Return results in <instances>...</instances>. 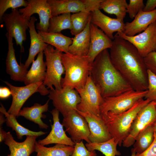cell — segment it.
<instances>
[{"label": "cell", "instance_id": "cell-1", "mask_svg": "<svg viewBox=\"0 0 156 156\" xmlns=\"http://www.w3.org/2000/svg\"><path fill=\"white\" fill-rule=\"evenodd\" d=\"M109 53L114 67L134 90H147V70L144 57L132 44L116 34Z\"/></svg>", "mask_w": 156, "mask_h": 156}, {"label": "cell", "instance_id": "cell-2", "mask_svg": "<svg viewBox=\"0 0 156 156\" xmlns=\"http://www.w3.org/2000/svg\"><path fill=\"white\" fill-rule=\"evenodd\" d=\"M90 76L104 98L133 89L112 63L107 49L99 53L91 64Z\"/></svg>", "mask_w": 156, "mask_h": 156}, {"label": "cell", "instance_id": "cell-3", "mask_svg": "<svg viewBox=\"0 0 156 156\" xmlns=\"http://www.w3.org/2000/svg\"><path fill=\"white\" fill-rule=\"evenodd\" d=\"M151 101L149 99H142L131 108L121 113L114 114L107 112L101 114L112 138L119 146L128 136L138 113Z\"/></svg>", "mask_w": 156, "mask_h": 156}, {"label": "cell", "instance_id": "cell-4", "mask_svg": "<svg viewBox=\"0 0 156 156\" xmlns=\"http://www.w3.org/2000/svg\"><path fill=\"white\" fill-rule=\"evenodd\" d=\"M61 57L65 69V75L62 80V87L75 90L83 87L89 76L91 66L87 56L62 53Z\"/></svg>", "mask_w": 156, "mask_h": 156}, {"label": "cell", "instance_id": "cell-5", "mask_svg": "<svg viewBox=\"0 0 156 156\" xmlns=\"http://www.w3.org/2000/svg\"><path fill=\"white\" fill-rule=\"evenodd\" d=\"M62 52L51 45H48L44 51L46 58V75L44 85L47 89H61L62 75L65 69L62 60Z\"/></svg>", "mask_w": 156, "mask_h": 156}, {"label": "cell", "instance_id": "cell-6", "mask_svg": "<svg viewBox=\"0 0 156 156\" xmlns=\"http://www.w3.org/2000/svg\"><path fill=\"white\" fill-rule=\"evenodd\" d=\"M147 90H132L119 95L104 98L100 107V114L109 112L114 114L123 113L131 108L138 101L144 99Z\"/></svg>", "mask_w": 156, "mask_h": 156}, {"label": "cell", "instance_id": "cell-7", "mask_svg": "<svg viewBox=\"0 0 156 156\" xmlns=\"http://www.w3.org/2000/svg\"><path fill=\"white\" fill-rule=\"evenodd\" d=\"M78 92L81 101L77 106V110L101 117L100 107L104 98L90 76L84 86L76 90Z\"/></svg>", "mask_w": 156, "mask_h": 156}, {"label": "cell", "instance_id": "cell-8", "mask_svg": "<svg viewBox=\"0 0 156 156\" xmlns=\"http://www.w3.org/2000/svg\"><path fill=\"white\" fill-rule=\"evenodd\" d=\"M4 82L10 88L11 92L12 101L7 112L18 117L19 111L27 99L36 92H39L42 95L49 94V90L43 83L31 84L22 87H17L9 82Z\"/></svg>", "mask_w": 156, "mask_h": 156}, {"label": "cell", "instance_id": "cell-9", "mask_svg": "<svg viewBox=\"0 0 156 156\" xmlns=\"http://www.w3.org/2000/svg\"><path fill=\"white\" fill-rule=\"evenodd\" d=\"M31 18L24 17L17 8L12 9L10 13H5L2 18L9 35L15 39L17 45H19L21 52L24 51L23 42L26 39V31L29 27Z\"/></svg>", "mask_w": 156, "mask_h": 156}, {"label": "cell", "instance_id": "cell-10", "mask_svg": "<svg viewBox=\"0 0 156 156\" xmlns=\"http://www.w3.org/2000/svg\"><path fill=\"white\" fill-rule=\"evenodd\" d=\"M52 101L55 108L64 117L70 111L77 110V106L81 98L75 89L64 87L59 90L54 89L49 90L48 96Z\"/></svg>", "mask_w": 156, "mask_h": 156}, {"label": "cell", "instance_id": "cell-11", "mask_svg": "<svg viewBox=\"0 0 156 156\" xmlns=\"http://www.w3.org/2000/svg\"><path fill=\"white\" fill-rule=\"evenodd\" d=\"M62 124L65 128V131L69 134L75 143L83 140L88 143L90 142L87 122L76 110H71L64 117Z\"/></svg>", "mask_w": 156, "mask_h": 156}, {"label": "cell", "instance_id": "cell-12", "mask_svg": "<svg viewBox=\"0 0 156 156\" xmlns=\"http://www.w3.org/2000/svg\"><path fill=\"white\" fill-rule=\"evenodd\" d=\"M156 102L151 101L138 114L132 125L130 133L122 142V145L129 147L133 145L137 135L156 120Z\"/></svg>", "mask_w": 156, "mask_h": 156}, {"label": "cell", "instance_id": "cell-13", "mask_svg": "<svg viewBox=\"0 0 156 156\" xmlns=\"http://www.w3.org/2000/svg\"><path fill=\"white\" fill-rule=\"evenodd\" d=\"M116 34L132 44L143 57L151 52L156 51V21L137 35L129 36L123 32H117Z\"/></svg>", "mask_w": 156, "mask_h": 156}, {"label": "cell", "instance_id": "cell-14", "mask_svg": "<svg viewBox=\"0 0 156 156\" xmlns=\"http://www.w3.org/2000/svg\"><path fill=\"white\" fill-rule=\"evenodd\" d=\"M27 6L19 9L20 13L26 18H31L33 14L39 16L40 22L36 25V28L41 31L48 32L49 21L52 17L47 0H29Z\"/></svg>", "mask_w": 156, "mask_h": 156}, {"label": "cell", "instance_id": "cell-15", "mask_svg": "<svg viewBox=\"0 0 156 156\" xmlns=\"http://www.w3.org/2000/svg\"><path fill=\"white\" fill-rule=\"evenodd\" d=\"M50 112L53 121V124L51 125V130L46 138L39 140L37 141L38 143L43 146L55 144L74 146L75 143L71 138L67 135L64 129L63 126L60 122V112L55 108Z\"/></svg>", "mask_w": 156, "mask_h": 156}, {"label": "cell", "instance_id": "cell-16", "mask_svg": "<svg viewBox=\"0 0 156 156\" xmlns=\"http://www.w3.org/2000/svg\"><path fill=\"white\" fill-rule=\"evenodd\" d=\"M90 23L99 27L112 40L114 38V33L123 32L125 24L123 21L106 15L99 9L91 12Z\"/></svg>", "mask_w": 156, "mask_h": 156}, {"label": "cell", "instance_id": "cell-17", "mask_svg": "<svg viewBox=\"0 0 156 156\" xmlns=\"http://www.w3.org/2000/svg\"><path fill=\"white\" fill-rule=\"evenodd\" d=\"M90 49L87 56L92 64L96 57L103 50L110 49L113 40L94 24L90 23Z\"/></svg>", "mask_w": 156, "mask_h": 156}, {"label": "cell", "instance_id": "cell-18", "mask_svg": "<svg viewBox=\"0 0 156 156\" xmlns=\"http://www.w3.org/2000/svg\"><path fill=\"white\" fill-rule=\"evenodd\" d=\"M77 111L87 122L90 131L89 139L90 142H103L112 138L101 117Z\"/></svg>", "mask_w": 156, "mask_h": 156}, {"label": "cell", "instance_id": "cell-19", "mask_svg": "<svg viewBox=\"0 0 156 156\" xmlns=\"http://www.w3.org/2000/svg\"><path fill=\"white\" fill-rule=\"evenodd\" d=\"M5 35L8 44V51L5 61L6 73L12 80L24 82L28 72L27 69L24 64H18L13 47V38L7 32Z\"/></svg>", "mask_w": 156, "mask_h": 156}, {"label": "cell", "instance_id": "cell-20", "mask_svg": "<svg viewBox=\"0 0 156 156\" xmlns=\"http://www.w3.org/2000/svg\"><path fill=\"white\" fill-rule=\"evenodd\" d=\"M36 136L27 135L22 142L15 141L10 132L6 133L4 143L8 146L10 151L8 156H30L35 151Z\"/></svg>", "mask_w": 156, "mask_h": 156}, {"label": "cell", "instance_id": "cell-21", "mask_svg": "<svg viewBox=\"0 0 156 156\" xmlns=\"http://www.w3.org/2000/svg\"><path fill=\"white\" fill-rule=\"evenodd\" d=\"M155 21L156 8L149 12H144L141 10L132 21L125 23L123 33L128 36H134L145 30Z\"/></svg>", "mask_w": 156, "mask_h": 156}, {"label": "cell", "instance_id": "cell-22", "mask_svg": "<svg viewBox=\"0 0 156 156\" xmlns=\"http://www.w3.org/2000/svg\"><path fill=\"white\" fill-rule=\"evenodd\" d=\"M37 20L35 17L32 16L31 17L29 21V28L30 45L28 57L24 64L27 69L31 63L34 61L36 56L40 52L44 51L48 45L42 40L40 36L36 31L35 23Z\"/></svg>", "mask_w": 156, "mask_h": 156}, {"label": "cell", "instance_id": "cell-23", "mask_svg": "<svg viewBox=\"0 0 156 156\" xmlns=\"http://www.w3.org/2000/svg\"><path fill=\"white\" fill-rule=\"evenodd\" d=\"M52 17L85 10L81 0H47Z\"/></svg>", "mask_w": 156, "mask_h": 156}, {"label": "cell", "instance_id": "cell-24", "mask_svg": "<svg viewBox=\"0 0 156 156\" xmlns=\"http://www.w3.org/2000/svg\"><path fill=\"white\" fill-rule=\"evenodd\" d=\"M90 21L83 31L72 38L73 42L69 47V53L81 56L88 55L90 42Z\"/></svg>", "mask_w": 156, "mask_h": 156}, {"label": "cell", "instance_id": "cell-25", "mask_svg": "<svg viewBox=\"0 0 156 156\" xmlns=\"http://www.w3.org/2000/svg\"><path fill=\"white\" fill-rule=\"evenodd\" d=\"M48 99L43 105L36 103L31 107L23 108L19 111L18 116H22L27 119L38 125L41 129H47L49 126L42 120V118H45L46 116L43 114L48 110Z\"/></svg>", "mask_w": 156, "mask_h": 156}, {"label": "cell", "instance_id": "cell-26", "mask_svg": "<svg viewBox=\"0 0 156 156\" xmlns=\"http://www.w3.org/2000/svg\"><path fill=\"white\" fill-rule=\"evenodd\" d=\"M44 51L40 52L36 59L32 63L27 73L24 83L25 85L43 83L45 79L46 65L43 60Z\"/></svg>", "mask_w": 156, "mask_h": 156}, {"label": "cell", "instance_id": "cell-27", "mask_svg": "<svg viewBox=\"0 0 156 156\" xmlns=\"http://www.w3.org/2000/svg\"><path fill=\"white\" fill-rule=\"evenodd\" d=\"M42 40L49 44L59 51L68 52L69 47L72 44V38L66 36L60 33H50L38 30Z\"/></svg>", "mask_w": 156, "mask_h": 156}, {"label": "cell", "instance_id": "cell-28", "mask_svg": "<svg viewBox=\"0 0 156 156\" xmlns=\"http://www.w3.org/2000/svg\"><path fill=\"white\" fill-rule=\"evenodd\" d=\"M1 105L0 112L3 113L6 117V125L8 127L11 128L12 130L15 131L18 139H22L24 135H35L39 137L47 133L42 131H34L25 128L19 123L16 119V117L8 113L1 103Z\"/></svg>", "mask_w": 156, "mask_h": 156}, {"label": "cell", "instance_id": "cell-29", "mask_svg": "<svg viewBox=\"0 0 156 156\" xmlns=\"http://www.w3.org/2000/svg\"><path fill=\"white\" fill-rule=\"evenodd\" d=\"M74 146L56 144L53 146L47 147L40 145L36 141L35 152L38 156H70Z\"/></svg>", "mask_w": 156, "mask_h": 156}, {"label": "cell", "instance_id": "cell-30", "mask_svg": "<svg viewBox=\"0 0 156 156\" xmlns=\"http://www.w3.org/2000/svg\"><path fill=\"white\" fill-rule=\"evenodd\" d=\"M128 4L126 0H104L100 5V9L110 14H114L116 18L123 21Z\"/></svg>", "mask_w": 156, "mask_h": 156}, {"label": "cell", "instance_id": "cell-31", "mask_svg": "<svg viewBox=\"0 0 156 156\" xmlns=\"http://www.w3.org/2000/svg\"><path fill=\"white\" fill-rule=\"evenodd\" d=\"M154 139V131L152 125L148 126L137 135L133 144L136 153L140 154L151 145Z\"/></svg>", "mask_w": 156, "mask_h": 156}, {"label": "cell", "instance_id": "cell-32", "mask_svg": "<svg viewBox=\"0 0 156 156\" xmlns=\"http://www.w3.org/2000/svg\"><path fill=\"white\" fill-rule=\"evenodd\" d=\"M118 144L114 138L100 143H86L85 146L89 151L97 150L105 156H116L121 155L120 152L117 149Z\"/></svg>", "mask_w": 156, "mask_h": 156}, {"label": "cell", "instance_id": "cell-33", "mask_svg": "<svg viewBox=\"0 0 156 156\" xmlns=\"http://www.w3.org/2000/svg\"><path fill=\"white\" fill-rule=\"evenodd\" d=\"M71 13H65L52 17L49 21L48 32L60 33L62 30L72 28Z\"/></svg>", "mask_w": 156, "mask_h": 156}, {"label": "cell", "instance_id": "cell-34", "mask_svg": "<svg viewBox=\"0 0 156 156\" xmlns=\"http://www.w3.org/2000/svg\"><path fill=\"white\" fill-rule=\"evenodd\" d=\"M91 15V12L86 10L71 14L72 28L70 33L72 35L75 36L84 29L90 21Z\"/></svg>", "mask_w": 156, "mask_h": 156}, {"label": "cell", "instance_id": "cell-35", "mask_svg": "<svg viewBox=\"0 0 156 156\" xmlns=\"http://www.w3.org/2000/svg\"><path fill=\"white\" fill-rule=\"evenodd\" d=\"M28 1L25 0H0V20L5 12L8 9H17L23 6L26 7L28 4Z\"/></svg>", "mask_w": 156, "mask_h": 156}, {"label": "cell", "instance_id": "cell-36", "mask_svg": "<svg viewBox=\"0 0 156 156\" xmlns=\"http://www.w3.org/2000/svg\"><path fill=\"white\" fill-rule=\"evenodd\" d=\"M148 86L144 99L156 102V75L147 70Z\"/></svg>", "mask_w": 156, "mask_h": 156}, {"label": "cell", "instance_id": "cell-37", "mask_svg": "<svg viewBox=\"0 0 156 156\" xmlns=\"http://www.w3.org/2000/svg\"><path fill=\"white\" fill-rule=\"evenodd\" d=\"M144 6L143 0H130L127 7V13L131 18L133 19Z\"/></svg>", "mask_w": 156, "mask_h": 156}, {"label": "cell", "instance_id": "cell-38", "mask_svg": "<svg viewBox=\"0 0 156 156\" xmlns=\"http://www.w3.org/2000/svg\"><path fill=\"white\" fill-rule=\"evenodd\" d=\"M95 151H89L83 141L75 143L73 152L70 156H96Z\"/></svg>", "mask_w": 156, "mask_h": 156}, {"label": "cell", "instance_id": "cell-39", "mask_svg": "<svg viewBox=\"0 0 156 156\" xmlns=\"http://www.w3.org/2000/svg\"><path fill=\"white\" fill-rule=\"evenodd\" d=\"M144 60L147 70L156 75V51L149 53L144 57Z\"/></svg>", "mask_w": 156, "mask_h": 156}, {"label": "cell", "instance_id": "cell-40", "mask_svg": "<svg viewBox=\"0 0 156 156\" xmlns=\"http://www.w3.org/2000/svg\"><path fill=\"white\" fill-rule=\"evenodd\" d=\"M83 4L85 10L92 12L99 9L101 3L104 0H81Z\"/></svg>", "mask_w": 156, "mask_h": 156}, {"label": "cell", "instance_id": "cell-41", "mask_svg": "<svg viewBox=\"0 0 156 156\" xmlns=\"http://www.w3.org/2000/svg\"><path fill=\"white\" fill-rule=\"evenodd\" d=\"M154 139L150 147L140 154L136 153V156H156V135L154 132Z\"/></svg>", "mask_w": 156, "mask_h": 156}, {"label": "cell", "instance_id": "cell-42", "mask_svg": "<svg viewBox=\"0 0 156 156\" xmlns=\"http://www.w3.org/2000/svg\"><path fill=\"white\" fill-rule=\"evenodd\" d=\"M156 8V0H148L143 9L144 12L153 11Z\"/></svg>", "mask_w": 156, "mask_h": 156}, {"label": "cell", "instance_id": "cell-43", "mask_svg": "<svg viewBox=\"0 0 156 156\" xmlns=\"http://www.w3.org/2000/svg\"><path fill=\"white\" fill-rule=\"evenodd\" d=\"M10 90L6 87H1L0 88V98L1 99H5L11 95Z\"/></svg>", "mask_w": 156, "mask_h": 156}, {"label": "cell", "instance_id": "cell-44", "mask_svg": "<svg viewBox=\"0 0 156 156\" xmlns=\"http://www.w3.org/2000/svg\"><path fill=\"white\" fill-rule=\"evenodd\" d=\"M6 133L2 128L0 127V142H1L4 141Z\"/></svg>", "mask_w": 156, "mask_h": 156}, {"label": "cell", "instance_id": "cell-45", "mask_svg": "<svg viewBox=\"0 0 156 156\" xmlns=\"http://www.w3.org/2000/svg\"><path fill=\"white\" fill-rule=\"evenodd\" d=\"M4 114L0 112V127H2L3 123L6 121V119L4 116Z\"/></svg>", "mask_w": 156, "mask_h": 156}, {"label": "cell", "instance_id": "cell-46", "mask_svg": "<svg viewBox=\"0 0 156 156\" xmlns=\"http://www.w3.org/2000/svg\"><path fill=\"white\" fill-rule=\"evenodd\" d=\"M136 153L134 149L133 148L131 150V155L130 156H136Z\"/></svg>", "mask_w": 156, "mask_h": 156}, {"label": "cell", "instance_id": "cell-47", "mask_svg": "<svg viewBox=\"0 0 156 156\" xmlns=\"http://www.w3.org/2000/svg\"><path fill=\"white\" fill-rule=\"evenodd\" d=\"M152 125L153 128L154 132L156 135V120L154 122Z\"/></svg>", "mask_w": 156, "mask_h": 156}, {"label": "cell", "instance_id": "cell-48", "mask_svg": "<svg viewBox=\"0 0 156 156\" xmlns=\"http://www.w3.org/2000/svg\"><path fill=\"white\" fill-rule=\"evenodd\" d=\"M155 107H156V105H155Z\"/></svg>", "mask_w": 156, "mask_h": 156}, {"label": "cell", "instance_id": "cell-49", "mask_svg": "<svg viewBox=\"0 0 156 156\" xmlns=\"http://www.w3.org/2000/svg\"><path fill=\"white\" fill-rule=\"evenodd\" d=\"M36 156H38L37 155H36Z\"/></svg>", "mask_w": 156, "mask_h": 156}, {"label": "cell", "instance_id": "cell-50", "mask_svg": "<svg viewBox=\"0 0 156 156\" xmlns=\"http://www.w3.org/2000/svg\"></svg>", "mask_w": 156, "mask_h": 156}]
</instances>
